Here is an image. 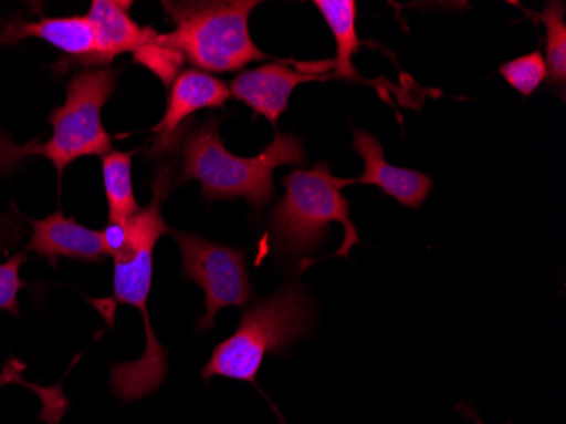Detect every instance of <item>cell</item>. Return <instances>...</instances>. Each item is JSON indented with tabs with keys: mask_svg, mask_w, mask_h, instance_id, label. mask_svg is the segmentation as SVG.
Segmentation results:
<instances>
[{
	"mask_svg": "<svg viewBox=\"0 0 566 424\" xmlns=\"http://www.w3.org/2000/svg\"><path fill=\"white\" fill-rule=\"evenodd\" d=\"M24 363L19 362L18 359L8 360L2 366L0 372V385L6 384H19L22 387L31 389L36 392L41 397V404H43V417L46 423L59 424L60 417L65 413L69 407V401L63 395L62 389L60 387H41V385L30 384L22 379V372H24Z\"/></svg>",
	"mask_w": 566,
	"mask_h": 424,
	"instance_id": "obj_18",
	"label": "cell"
},
{
	"mask_svg": "<svg viewBox=\"0 0 566 424\" xmlns=\"http://www.w3.org/2000/svg\"><path fill=\"white\" fill-rule=\"evenodd\" d=\"M566 6L565 2H548L542 14H527L539 19L546 28V69H548L549 85L559 89L562 99L565 97L566 85Z\"/></svg>",
	"mask_w": 566,
	"mask_h": 424,
	"instance_id": "obj_16",
	"label": "cell"
},
{
	"mask_svg": "<svg viewBox=\"0 0 566 424\" xmlns=\"http://www.w3.org/2000/svg\"><path fill=\"white\" fill-rule=\"evenodd\" d=\"M229 94V85L209 73L199 70H186L178 73L171 85L167 113L164 120L153 127L155 135L146 155L151 158L174 155L187 136V121L200 110H218L224 107Z\"/></svg>",
	"mask_w": 566,
	"mask_h": 424,
	"instance_id": "obj_8",
	"label": "cell"
},
{
	"mask_svg": "<svg viewBox=\"0 0 566 424\" xmlns=\"http://www.w3.org/2000/svg\"><path fill=\"white\" fill-rule=\"evenodd\" d=\"M260 2H165L175 30L164 40L203 73L238 72L270 60L250 37V15Z\"/></svg>",
	"mask_w": 566,
	"mask_h": 424,
	"instance_id": "obj_5",
	"label": "cell"
},
{
	"mask_svg": "<svg viewBox=\"0 0 566 424\" xmlns=\"http://www.w3.org/2000/svg\"><path fill=\"white\" fill-rule=\"evenodd\" d=\"M175 244L182 254L184 280L197 283L206 294V312L197 323L199 333L216 330L221 309L247 308L254 298L247 270V250L203 240L196 232L175 231Z\"/></svg>",
	"mask_w": 566,
	"mask_h": 424,
	"instance_id": "obj_7",
	"label": "cell"
},
{
	"mask_svg": "<svg viewBox=\"0 0 566 424\" xmlns=\"http://www.w3.org/2000/svg\"><path fill=\"white\" fill-rule=\"evenodd\" d=\"M177 161L158 167L153 177V199L138 215L126 223L132 250L114 258V298L120 304L133 306L142 312L145 324L146 350L135 362L111 366V391L126 401L143 400L158 391L168 374V352L157 340L148 311V296L153 283V254L161 236L170 232L161 209L175 185Z\"/></svg>",
	"mask_w": 566,
	"mask_h": 424,
	"instance_id": "obj_1",
	"label": "cell"
},
{
	"mask_svg": "<svg viewBox=\"0 0 566 424\" xmlns=\"http://www.w3.org/2000/svg\"><path fill=\"white\" fill-rule=\"evenodd\" d=\"M329 75H314L291 69L283 63H269L259 69L247 70L229 84V94L237 101L250 105L256 116L266 117L275 127L285 113L292 92L305 82L327 81Z\"/></svg>",
	"mask_w": 566,
	"mask_h": 424,
	"instance_id": "obj_9",
	"label": "cell"
},
{
	"mask_svg": "<svg viewBox=\"0 0 566 424\" xmlns=\"http://www.w3.org/2000/svg\"><path fill=\"white\" fill-rule=\"evenodd\" d=\"M101 235L109 257H123L132 250V240H129V231H127L126 225L109 223L107 228L101 231Z\"/></svg>",
	"mask_w": 566,
	"mask_h": 424,
	"instance_id": "obj_21",
	"label": "cell"
},
{
	"mask_svg": "<svg viewBox=\"0 0 566 424\" xmlns=\"http://www.w3.org/2000/svg\"><path fill=\"white\" fill-rule=\"evenodd\" d=\"M282 184L285 196L270 213L266 228L270 255L280 265L295 267L298 273L307 269L308 255L323 247L331 223H342L345 240L329 257L346 258L355 245L361 244L349 219V203L339 193V178L331 175L329 164L323 162L313 170L297 168Z\"/></svg>",
	"mask_w": 566,
	"mask_h": 424,
	"instance_id": "obj_3",
	"label": "cell"
},
{
	"mask_svg": "<svg viewBox=\"0 0 566 424\" xmlns=\"http://www.w3.org/2000/svg\"><path fill=\"white\" fill-rule=\"evenodd\" d=\"M313 320L314 302L307 290L298 283L280 287L244 309L240 327L216 347L200 378L206 384L212 378H226L259 387L256 375L265 356L287 355L289 349L308 333Z\"/></svg>",
	"mask_w": 566,
	"mask_h": 424,
	"instance_id": "obj_4",
	"label": "cell"
},
{
	"mask_svg": "<svg viewBox=\"0 0 566 424\" xmlns=\"http://www.w3.org/2000/svg\"><path fill=\"white\" fill-rule=\"evenodd\" d=\"M336 40V59L333 60L331 79L364 82L353 65V56L361 46L356 33L355 0H316L314 2Z\"/></svg>",
	"mask_w": 566,
	"mask_h": 424,
	"instance_id": "obj_14",
	"label": "cell"
},
{
	"mask_svg": "<svg viewBox=\"0 0 566 424\" xmlns=\"http://www.w3.org/2000/svg\"><path fill=\"white\" fill-rule=\"evenodd\" d=\"M14 40L22 38H40L51 46L59 48L70 56L66 66H75L76 63L92 55L95 48V33L87 15H73V18H46L28 24H19L11 31Z\"/></svg>",
	"mask_w": 566,
	"mask_h": 424,
	"instance_id": "obj_13",
	"label": "cell"
},
{
	"mask_svg": "<svg viewBox=\"0 0 566 424\" xmlns=\"http://www.w3.org/2000/svg\"><path fill=\"white\" fill-rule=\"evenodd\" d=\"M182 172L175 184L200 182V194L206 200L244 199L256 215L275 197L276 168L304 167L307 162L304 145L294 135L275 138L260 155L244 158L229 153L219 135V121H206L202 126L187 133L182 142Z\"/></svg>",
	"mask_w": 566,
	"mask_h": 424,
	"instance_id": "obj_2",
	"label": "cell"
},
{
	"mask_svg": "<svg viewBox=\"0 0 566 424\" xmlns=\"http://www.w3.org/2000/svg\"><path fill=\"white\" fill-rule=\"evenodd\" d=\"M28 223L33 228L28 250L48 258L53 265L62 257L85 263H102L109 257L101 231L85 228L75 219L66 218L62 210L40 221L28 219Z\"/></svg>",
	"mask_w": 566,
	"mask_h": 424,
	"instance_id": "obj_12",
	"label": "cell"
},
{
	"mask_svg": "<svg viewBox=\"0 0 566 424\" xmlns=\"http://www.w3.org/2000/svg\"><path fill=\"white\" fill-rule=\"evenodd\" d=\"M132 2L120 0H95L92 2L87 19L91 21L95 33V48L92 55L75 66L97 69V66L111 65L116 56L123 53H135L136 50L148 43L157 30L142 28L136 24L129 14Z\"/></svg>",
	"mask_w": 566,
	"mask_h": 424,
	"instance_id": "obj_11",
	"label": "cell"
},
{
	"mask_svg": "<svg viewBox=\"0 0 566 424\" xmlns=\"http://www.w3.org/2000/svg\"><path fill=\"white\" fill-rule=\"evenodd\" d=\"M25 261V254H18L0 263V311L19 316L18 296L25 283L19 277V269Z\"/></svg>",
	"mask_w": 566,
	"mask_h": 424,
	"instance_id": "obj_20",
	"label": "cell"
},
{
	"mask_svg": "<svg viewBox=\"0 0 566 424\" xmlns=\"http://www.w3.org/2000/svg\"><path fill=\"white\" fill-rule=\"evenodd\" d=\"M117 70L94 69L76 73L66 85L65 104L50 116L53 135L46 143L12 146L0 142V165H14L28 155L46 156L60 177L63 170L82 156L107 155L113 152V138L102 126V107L116 91Z\"/></svg>",
	"mask_w": 566,
	"mask_h": 424,
	"instance_id": "obj_6",
	"label": "cell"
},
{
	"mask_svg": "<svg viewBox=\"0 0 566 424\" xmlns=\"http://www.w3.org/2000/svg\"><path fill=\"white\" fill-rule=\"evenodd\" d=\"M499 72L507 81V84L516 89L524 97H530L548 76V69H546L542 51H533L530 55L511 60V62L504 63Z\"/></svg>",
	"mask_w": 566,
	"mask_h": 424,
	"instance_id": "obj_19",
	"label": "cell"
},
{
	"mask_svg": "<svg viewBox=\"0 0 566 424\" xmlns=\"http://www.w3.org/2000/svg\"><path fill=\"white\" fill-rule=\"evenodd\" d=\"M353 149L364 158L365 172L356 180H343V187L352 184L377 185L385 196L410 209H418L426 203L432 189V178L422 172L387 164L377 136L353 127Z\"/></svg>",
	"mask_w": 566,
	"mask_h": 424,
	"instance_id": "obj_10",
	"label": "cell"
},
{
	"mask_svg": "<svg viewBox=\"0 0 566 424\" xmlns=\"http://www.w3.org/2000/svg\"><path fill=\"white\" fill-rule=\"evenodd\" d=\"M133 55H135V62L142 63L146 69L151 70L167 87L174 85L178 72L186 63V59L175 48H171L164 40V34L158 33V31L148 43L143 44Z\"/></svg>",
	"mask_w": 566,
	"mask_h": 424,
	"instance_id": "obj_17",
	"label": "cell"
},
{
	"mask_svg": "<svg viewBox=\"0 0 566 424\" xmlns=\"http://www.w3.org/2000/svg\"><path fill=\"white\" fill-rule=\"evenodd\" d=\"M457 410L461 411V414H463V416L465 417H469V420H472L473 423L483 424L482 417H480L479 413H476V411L473 410L472 406H469V404H461V406H458Z\"/></svg>",
	"mask_w": 566,
	"mask_h": 424,
	"instance_id": "obj_22",
	"label": "cell"
},
{
	"mask_svg": "<svg viewBox=\"0 0 566 424\" xmlns=\"http://www.w3.org/2000/svg\"><path fill=\"white\" fill-rule=\"evenodd\" d=\"M133 152H109L102 156V175L109 206V223L126 225L142 210L133 193L132 165Z\"/></svg>",
	"mask_w": 566,
	"mask_h": 424,
	"instance_id": "obj_15",
	"label": "cell"
}]
</instances>
